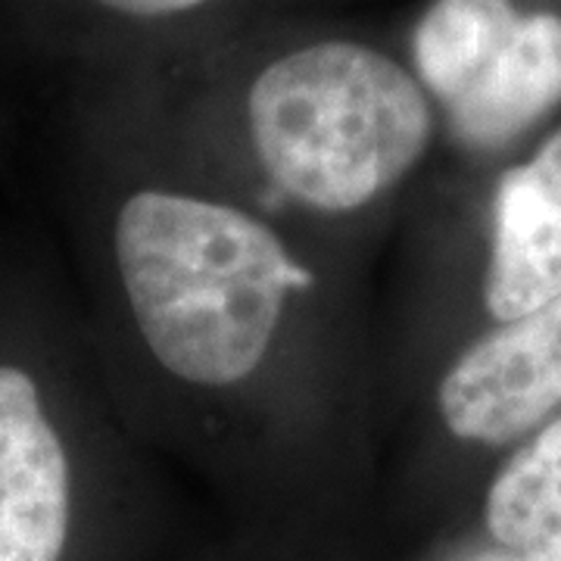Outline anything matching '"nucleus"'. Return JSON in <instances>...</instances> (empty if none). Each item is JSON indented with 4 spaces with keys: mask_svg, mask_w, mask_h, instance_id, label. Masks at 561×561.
I'll use <instances>...</instances> for the list:
<instances>
[{
    "mask_svg": "<svg viewBox=\"0 0 561 561\" xmlns=\"http://www.w3.org/2000/svg\"><path fill=\"white\" fill-rule=\"evenodd\" d=\"M561 297V131L508 169L496 191L493 253L483 280L490 316L515 321Z\"/></svg>",
    "mask_w": 561,
    "mask_h": 561,
    "instance_id": "nucleus-5",
    "label": "nucleus"
},
{
    "mask_svg": "<svg viewBox=\"0 0 561 561\" xmlns=\"http://www.w3.org/2000/svg\"><path fill=\"white\" fill-rule=\"evenodd\" d=\"M561 402V297L486 334L446 371L440 412L461 440L522 437Z\"/></svg>",
    "mask_w": 561,
    "mask_h": 561,
    "instance_id": "nucleus-3",
    "label": "nucleus"
},
{
    "mask_svg": "<svg viewBox=\"0 0 561 561\" xmlns=\"http://www.w3.org/2000/svg\"><path fill=\"white\" fill-rule=\"evenodd\" d=\"M486 527L522 561H561V419L505 461L486 493Z\"/></svg>",
    "mask_w": 561,
    "mask_h": 561,
    "instance_id": "nucleus-7",
    "label": "nucleus"
},
{
    "mask_svg": "<svg viewBox=\"0 0 561 561\" xmlns=\"http://www.w3.org/2000/svg\"><path fill=\"white\" fill-rule=\"evenodd\" d=\"M250 135L290 197L350 213L412 172L431 140V106L381 50L324 41L262 69L250 88Z\"/></svg>",
    "mask_w": 561,
    "mask_h": 561,
    "instance_id": "nucleus-2",
    "label": "nucleus"
},
{
    "mask_svg": "<svg viewBox=\"0 0 561 561\" xmlns=\"http://www.w3.org/2000/svg\"><path fill=\"white\" fill-rule=\"evenodd\" d=\"M106 7L128 13V16H169V13H181V10H194L206 0H101Z\"/></svg>",
    "mask_w": 561,
    "mask_h": 561,
    "instance_id": "nucleus-9",
    "label": "nucleus"
},
{
    "mask_svg": "<svg viewBox=\"0 0 561 561\" xmlns=\"http://www.w3.org/2000/svg\"><path fill=\"white\" fill-rule=\"evenodd\" d=\"M69 459L35 381L0 365V561H60Z\"/></svg>",
    "mask_w": 561,
    "mask_h": 561,
    "instance_id": "nucleus-4",
    "label": "nucleus"
},
{
    "mask_svg": "<svg viewBox=\"0 0 561 561\" xmlns=\"http://www.w3.org/2000/svg\"><path fill=\"white\" fill-rule=\"evenodd\" d=\"M116 262L150 353L201 387L253 375L284 297L312 284L260 219L165 191H140L122 206Z\"/></svg>",
    "mask_w": 561,
    "mask_h": 561,
    "instance_id": "nucleus-1",
    "label": "nucleus"
},
{
    "mask_svg": "<svg viewBox=\"0 0 561 561\" xmlns=\"http://www.w3.org/2000/svg\"><path fill=\"white\" fill-rule=\"evenodd\" d=\"M561 103V20L518 16L478 72L446 103L453 135L478 150H500Z\"/></svg>",
    "mask_w": 561,
    "mask_h": 561,
    "instance_id": "nucleus-6",
    "label": "nucleus"
},
{
    "mask_svg": "<svg viewBox=\"0 0 561 561\" xmlns=\"http://www.w3.org/2000/svg\"><path fill=\"white\" fill-rule=\"evenodd\" d=\"M512 0H437L415 28L421 81L446 106L478 72L483 57L518 22Z\"/></svg>",
    "mask_w": 561,
    "mask_h": 561,
    "instance_id": "nucleus-8",
    "label": "nucleus"
}]
</instances>
